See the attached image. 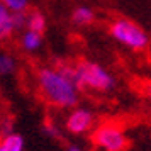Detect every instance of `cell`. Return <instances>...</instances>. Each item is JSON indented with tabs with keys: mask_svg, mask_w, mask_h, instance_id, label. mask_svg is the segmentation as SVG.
Instances as JSON below:
<instances>
[{
	"mask_svg": "<svg viewBox=\"0 0 151 151\" xmlns=\"http://www.w3.org/2000/svg\"><path fill=\"white\" fill-rule=\"evenodd\" d=\"M0 151H7L5 148H4V144H2V143H0Z\"/></svg>",
	"mask_w": 151,
	"mask_h": 151,
	"instance_id": "obj_16",
	"label": "cell"
},
{
	"mask_svg": "<svg viewBox=\"0 0 151 151\" xmlns=\"http://www.w3.org/2000/svg\"><path fill=\"white\" fill-rule=\"evenodd\" d=\"M143 90H144V93H146V95L151 99V82H146V83H144V85H143Z\"/></svg>",
	"mask_w": 151,
	"mask_h": 151,
	"instance_id": "obj_15",
	"label": "cell"
},
{
	"mask_svg": "<svg viewBox=\"0 0 151 151\" xmlns=\"http://www.w3.org/2000/svg\"><path fill=\"white\" fill-rule=\"evenodd\" d=\"M71 22L78 27H87L95 22V12L88 5H78L71 12Z\"/></svg>",
	"mask_w": 151,
	"mask_h": 151,
	"instance_id": "obj_8",
	"label": "cell"
},
{
	"mask_svg": "<svg viewBox=\"0 0 151 151\" xmlns=\"http://www.w3.org/2000/svg\"><path fill=\"white\" fill-rule=\"evenodd\" d=\"M26 29L44 34V31H46V17H44V14H41L39 10L27 12L26 14Z\"/></svg>",
	"mask_w": 151,
	"mask_h": 151,
	"instance_id": "obj_9",
	"label": "cell"
},
{
	"mask_svg": "<svg viewBox=\"0 0 151 151\" xmlns=\"http://www.w3.org/2000/svg\"><path fill=\"white\" fill-rule=\"evenodd\" d=\"M17 32L14 21V14L0 2V42L10 39Z\"/></svg>",
	"mask_w": 151,
	"mask_h": 151,
	"instance_id": "obj_6",
	"label": "cell"
},
{
	"mask_svg": "<svg viewBox=\"0 0 151 151\" xmlns=\"http://www.w3.org/2000/svg\"><path fill=\"white\" fill-rule=\"evenodd\" d=\"M44 131H46V134H49V136L55 137V139H60V137H61V131H60V127H58L56 124H53V122H46Z\"/></svg>",
	"mask_w": 151,
	"mask_h": 151,
	"instance_id": "obj_13",
	"label": "cell"
},
{
	"mask_svg": "<svg viewBox=\"0 0 151 151\" xmlns=\"http://www.w3.org/2000/svg\"><path fill=\"white\" fill-rule=\"evenodd\" d=\"M17 70V61L12 55L0 51V76H10Z\"/></svg>",
	"mask_w": 151,
	"mask_h": 151,
	"instance_id": "obj_11",
	"label": "cell"
},
{
	"mask_svg": "<svg viewBox=\"0 0 151 151\" xmlns=\"http://www.w3.org/2000/svg\"><path fill=\"white\" fill-rule=\"evenodd\" d=\"M92 143L99 151H126L129 148V137L117 122H102L92 132Z\"/></svg>",
	"mask_w": 151,
	"mask_h": 151,
	"instance_id": "obj_4",
	"label": "cell"
},
{
	"mask_svg": "<svg viewBox=\"0 0 151 151\" xmlns=\"http://www.w3.org/2000/svg\"><path fill=\"white\" fill-rule=\"evenodd\" d=\"M66 151H83V148L80 144H66Z\"/></svg>",
	"mask_w": 151,
	"mask_h": 151,
	"instance_id": "obj_14",
	"label": "cell"
},
{
	"mask_svg": "<svg viewBox=\"0 0 151 151\" xmlns=\"http://www.w3.org/2000/svg\"><path fill=\"white\" fill-rule=\"evenodd\" d=\"M0 143L4 144V148L7 151H24V139L17 132H7L0 139Z\"/></svg>",
	"mask_w": 151,
	"mask_h": 151,
	"instance_id": "obj_10",
	"label": "cell"
},
{
	"mask_svg": "<svg viewBox=\"0 0 151 151\" xmlns=\"http://www.w3.org/2000/svg\"><path fill=\"white\" fill-rule=\"evenodd\" d=\"M36 83L41 97L60 110H70L78 105L80 87L75 80V63L60 61L46 65L36 71Z\"/></svg>",
	"mask_w": 151,
	"mask_h": 151,
	"instance_id": "obj_1",
	"label": "cell"
},
{
	"mask_svg": "<svg viewBox=\"0 0 151 151\" xmlns=\"http://www.w3.org/2000/svg\"><path fill=\"white\" fill-rule=\"evenodd\" d=\"M95 124V116L93 112L87 107H73L68 110L65 117V127L70 134L73 136H85L93 129Z\"/></svg>",
	"mask_w": 151,
	"mask_h": 151,
	"instance_id": "obj_5",
	"label": "cell"
},
{
	"mask_svg": "<svg viewBox=\"0 0 151 151\" xmlns=\"http://www.w3.org/2000/svg\"><path fill=\"white\" fill-rule=\"evenodd\" d=\"M21 46L24 51H27L31 55L37 53L42 48V34L31 29H24V32L21 34Z\"/></svg>",
	"mask_w": 151,
	"mask_h": 151,
	"instance_id": "obj_7",
	"label": "cell"
},
{
	"mask_svg": "<svg viewBox=\"0 0 151 151\" xmlns=\"http://www.w3.org/2000/svg\"><path fill=\"white\" fill-rule=\"evenodd\" d=\"M75 80L80 90H90L97 93H107L116 88V78L109 70L95 61L75 63Z\"/></svg>",
	"mask_w": 151,
	"mask_h": 151,
	"instance_id": "obj_2",
	"label": "cell"
},
{
	"mask_svg": "<svg viewBox=\"0 0 151 151\" xmlns=\"http://www.w3.org/2000/svg\"><path fill=\"white\" fill-rule=\"evenodd\" d=\"M12 14L29 12V0H0Z\"/></svg>",
	"mask_w": 151,
	"mask_h": 151,
	"instance_id": "obj_12",
	"label": "cell"
},
{
	"mask_svg": "<svg viewBox=\"0 0 151 151\" xmlns=\"http://www.w3.org/2000/svg\"><path fill=\"white\" fill-rule=\"evenodd\" d=\"M109 34L116 42L131 51H144L150 46V36L146 34V31L126 17H116L110 22Z\"/></svg>",
	"mask_w": 151,
	"mask_h": 151,
	"instance_id": "obj_3",
	"label": "cell"
}]
</instances>
